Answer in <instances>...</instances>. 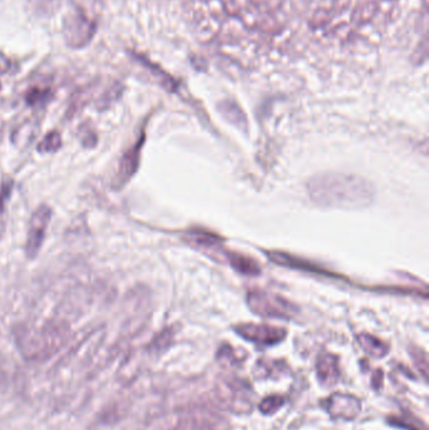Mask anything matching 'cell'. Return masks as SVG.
Instances as JSON below:
<instances>
[{
    "instance_id": "3957f363",
    "label": "cell",
    "mask_w": 429,
    "mask_h": 430,
    "mask_svg": "<svg viewBox=\"0 0 429 430\" xmlns=\"http://www.w3.org/2000/svg\"><path fill=\"white\" fill-rule=\"evenodd\" d=\"M215 400L224 409L246 414L253 409V390L245 380L226 378L214 389Z\"/></svg>"
},
{
    "instance_id": "ac0fdd59",
    "label": "cell",
    "mask_w": 429,
    "mask_h": 430,
    "mask_svg": "<svg viewBox=\"0 0 429 430\" xmlns=\"http://www.w3.org/2000/svg\"><path fill=\"white\" fill-rule=\"evenodd\" d=\"M217 357L221 362H227L229 365H237L245 360V356H240V354H237V350H234L231 345L221 346L217 354Z\"/></svg>"
},
{
    "instance_id": "9a60e30c",
    "label": "cell",
    "mask_w": 429,
    "mask_h": 430,
    "mask_svg": "<svg viewBox=\"0 0 429 430\" xmlns=\"http://www.w3.org/2000/svg\"><path fill=\"white\" fill-rule=\"evenodd\" d=\"M187 239L194 243L199 247H215L217 244L219 246V237L215 235H210L208 232L203 230H191L187 233Z\"/></svg>"
},
{
    "instance_id": "ffe728a7",
    "label": "cell",
    "mask_w": 429,
    "mask_h": 430,
    "mask_svg": "<svg viewBox=\"0 0 429 430\" xmlns=\"http://www.w3.org/2000/svg\"><path fill=\"white\" fill-rule=\"evenodd\" d=\"M10 190H12V185L10 184H3L0 186V213L3 212L6 202H7L8 198L10 195Z\"/></svg>"
},
{
    "instance_id": "52a82bcc",
    "label": "cell",
    "mask_w": 429,
    "mask_h": 430,
    "mask_svg": "<svg viewBox=\"0 0 429 430\" xmlns=\"http://www.w3.org/2000/svg\"><path fill=\"white\" fill-rule=\"evenodd\" d=\"M51 216V208L45 204L39 205L38 208L34 210L29 223L26 242V254L29 260H34L38 255L39 251L45 242Z\"/></svg>"
},
{
    "instance_id": "7a4b0ae2",
    "label": "cell",
    "mask_w": 429,
    "mask_h": 430,
    "mask_svg": "<svg viewBox=\"0 0 429 430\" xmlns=\"http://www.w3.org/2000/svg\"><path fill=\"white\" fill-rule=\"evenodd\" d=\"M14 336L24 357L45 360L70 341L71 329L64 321L50 320L38 327L20 325L14 331Z\"/></svg>"
},
{
    "instance_id": "ba28073f",
    "label": "cell",
    "mask_w": 429,
    "mask_h": 430,
    "mask_svg": "<svg viewBox=\"0 0 429 430\" xmlns=\"http://www.w3.org/2000/svg\"><path fill=\"white\" fill-rule=\"evenodd\" d=\"M328 415L335 420L351 422L359 417L361 400L349 392H333L323 403Z\"/></svg>"
},
{
    "instance_id": "d6986e66",
    "label": "cell",
    "mask_w": 429,
    "mask_h": 430,
    "mask_svg": "<svg viewBox=\"0 0 429 430\" xmlns=\"http://www.w3.org/2000/svg\"><path fill=\"white\" fill-rule=\"evenodd\" d=\"M413 361L418 367V370L422 373L423 379H427V371H428V360H427V354L426 351H423L421 348H413L410 351Z\"/></svg>"
},
{
    "instance_id": "e0dca14e",
    "label": "cell",
    "mask_w": 429,
    "mask_h": 430,
    "mask_svg": "<svg viewBox=\"0 0 429 430\" xmlns=\"http://www.w3.org/2000/svg\"><path fill=\"white\" fill-rule=\"evenodd\" d=\"M286 404V398L281 395H270L261 400L259 409L263 415H273Z\"/></svg>"
},
{
    "instance_id": "2e32d148",
    "label": "cell",
    "mask_w": 429,
    "mask_h": 430,
    "mask_svg": "<svg viewBox=\"0 0 429 430\" xmlns=\"http://www.w3.org/2000/svg\"><path fill=\"white\" fill-rule=\"evenodd\" d=\"M62 147V136L58 131H51L47 133L38 144V150L41 154H51L56 152Z\"/></svg>"
},
{
    "instance_id": "5b68a950",
    "label": "cell",
    "mask_w": 429,
    "mask_h": 430,
    "mask_svg": "<svg viewBox=\"0 0 429 430\" xmlns=\"http://www.w3.org/2000/svg\"><path fill=\"white\" fill-rule=\"evenodd\" d=\"M234 331L247 341L259 346H273L284 341L287 331L282 327L265 325V323H240L234 327Z\"/></svg>"
},
{
    "instance_id": "7c38bea8",
    "label": "cell",
    "mask_w": 429,
    "mask_h": 430,
    "mask_svg": "<svg viewBox=\"0 0 429 430\" xmlns=\"http://www.w3.org/2000/svg\"><path fill=\"white\" fill-rule=\"evenodd\" d=\"M287 370L289 367L284 361L261 359L256 362L253 373L259 380L277 379L287 373Z\"/></svg>"
},
{
    "instance_id": "5bb4252c",
    "label": "cell",
    "mask_w": 429,
    "mask_h": 430,
    "mask_svg": "<svg viewBox=\"0 0 429 430\" xmlns=\"http://www.w3.org/2000/svg\"><path fill=\"white\" fill-rule=\"evenodd\" d=\"M388 423L394 425L397 428L407 430H427L426 424L423 423L421 419L412 415V414H402V415H394L388 419Z\"/></svg>"
},
{
    "instance_id": "8fae6325",
    "label": "cell",
    "mask_w": 429,
    "mask_h": 430,
    "mask_svg": "<svg viewBox=\"0 0 429 430\" xmlns=\"http://www.w3.org/2000/svg\"><path fill=\"white\" fill-rule=\"evenodd\" d=\"M356 340H358L360 348L374 359H383L389 354V350H391L389 345L384 340L372 334H366V332L359 334L356 336Z\"/></svg>"
},
{
    "instance_id": "6da1fadb",
    "label": "cell",
    "mask_w": 429,
    "mask_h": 430,
    "mask_svg": "<svg viewBox=\"0 0 429 430\" xmlns=\"http://www.w3.org/2000/svg\"><path fill=\"white\" fill-rule=\"evenodd\" d=\"M307 193L312 202L325 208H364L374 199L372 184L363 177L347 174L314 177L307 184Z\"/></svg>"
},
{
    "instance_id": "277c9868",
    "label": "cell",
    "mask_w": 429,
    "mask_h": 430,
    "mask_svg": "<svg viewBox=\"0 0 429 430\" xmlns=\"http://www.w3.org/2000/svg\"><path fill=\"white\" fill-rule=\"evenodd\" d=\"M247 304L259 316L291 320L297 315L296 307L287 299L259 290L248 292Z\"/></svg>"
},
{
    "instance_id": "4fadbf2b",
    "label": "cell",
    "mask_w": 429,
    "mask_h": 430,
    "mask_svg": "<svg viewBox=\"0 0 429 430\" xmlns=\"http://www.w3.org/2000/svg\"><path fill=\"white\" fill-rule=\"evenodd\" d=\"M228 260L231 266L233 267L237 272L247 276H257L261 269L259 265L249 257H245L243 254L228 253Z\"/></svg>"
},
{
    "instance_id": "8992f818",
    "label": "cell",
    "mask_w": 429,
    "mask_h": 430,
    "mask_svg": "<svg viewBox=\"0 0 429 430\" xmlns=\"http://www.w3.org/2000/svg\"><path fill=\"white\" fill-rule=\"evenodd\" d=\"M231 424L215 411H190L180 417L169 430H229Z\"/></svg>"
},
{
    "instance_id": "9c48e42d",
    "label": "cell",
    "mask_w": 429,
    "mask_h": 430,
    "mask_svg": "<svg viewBox=\"0 0 429 430\" xmlns=\"http://www.w3.org/2000/svg\"><path fill=\"white\" fill-rule=\"evenodd\" d=\"M143 144H144V133L140 138L139 141L122 155L120 163H119V168H117V174H116V184L119 186H124L139 169Z\"/></svg>"
},
{
    "instance_id": "30bf717a",
    "label": "cell",
    "mask_w": 429,
    "mask_h": 430,
    "mask_svg": "<svg viewBox=\"0 0 429 430\" xmlns=\"http://www.w3.org/2000/svg\"><path fill=\"white\" fill-rule=\"evenodd\" d=\"M316 375L322 385L334 386L340 378L339 357L331 353H323L316 361Z\"/></svg>"
}]
</instances>
